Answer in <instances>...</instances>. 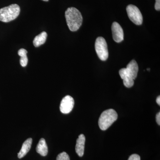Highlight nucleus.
<instances>
[{
	"label": "nucleus",
	"mask_w": 160,
	"mask_h": 160,
	"mask_svg": "<svg viewBox=\"0 0 160 160\" xmlns=\"http://www.w3.org/2000/svg\"><path fill=\"white\" fill-rule=\"evenodd\" d=\"M138 66L134 60H132L126 68L120 69L119 73L123 80L124 86L127 88H131L134 85V80L138 76Z\"/></svg>",
	"instance_id": "1"
},
{
	"label": "nucleus",
	"mask_w": 160,
	"mask_h": 160,
	"mask_svg": "<svg viewBox=\"0 0 160 160\" xmlns=\"http://www.w3.org/2000/svg\"><path fill=\"white\" fill-rule=\"evenodd\" d=\"M67 25L71 31H77L82 26L83 18L80 12L74 7L68 8L65 12Z\"/></svg>",
	"instance_id": "2"
},
{
	"label": "nucleus",
	"mask_w": 160,
	"mask_h": 160,
	"mask_svg": "<svg viewBox=\"0 0 160 160\" xmlns=\"http://www.w3.org/2000/svg\"><path fill=\"white\" fill-rule=\"evenodd\" d=\"M117 112L113 109H109L103 112L98 120V125L102 130L108 129L117 120Z\"/></svg>",
	"instance_id": "3"
},
{
	"label": "nucleus",
	"mask_w": 160,
	"mask_h": 160,
	"mask_svg": "<svg viewBox=\"0 0 160 160\" xmlns=\"http://www.w3.org/2000/svg\"><path fill=\"white\" fill-rule=\"evenodd\" d=\"M20 12L19 6L17 4H12L0 9V21L9 22L17 18Z\"/></svg>",
	"instance_id": "4"
},
{
	"label": "nucleus",
	"mask_w": 160,
	"mask_h": 160,
	"mask_svg": "<svg viewBox=\"0 0 160 160\" xmlns=\"http://www.w3.org/2000/svg\"><path fill=\"white\" fill-rule=\"evenodd\" d=\"M95 47L99 58L105 61L108 59L109 56L107 44L106 40L102 37H98L96 40Z\"/></svg>",
	"instance_id": "5"
},
{
	"label": "nucleus",
	"mask_w": 160,
	"mask_h": 160,
	"mask_svg": "<svg viewBox=\"0 0 160 160\" xmlns=\"http://www.w3.org/2000/svg\"><path fill=\"white\" fill-rule=\"evenodd\" d=\"M126 11L129 19L137 25H142L143 17L142 13L137 6L129 5L126 8Z\"/></svg>",
	"instance_id": "6"
},
{
	"label": "nucleus",
	"mask_w": 160,
	"mask_h": 160,
	"mask_svg": "<svg viewBox=\"0 0 160 160\" xmlns=\"http://www.w3.org/2000/svg\"><path fill=\"white\" fill-rule=\"evenodd\" d=\"M74 101L73 98L70 96L65 97L60 104V111L64 114H68L73 109L74 107Z\"/></svg>",
	"instance_id": "7"
},
{
	"label": "nucleus",
	"mask_w": 160,
	"mask_h": 160,
	"mask_svg": "<svg viewBox=\"0 0 160 160\" xmlns=\"http://www.w3.org/2000/svg\"><path fill=\"white\" fill-rule=\"evenodd\" d=\"M112 38L117 43L122 42L124 40V32L122 28L117 22H114L112 25Z\"/></svg>",
	"instance_id": "8"
},
{
	"label": "nucleus",
	"mask_w": 160,
	"mask_h": 160,
	"mask_svg": "<svg viewBox=\"0 0 160 160\" xmlns=\"http://www.w3.org/2000/svg\"><path fill=\"white\" fill-rule=\"evenodd\" d=\"M86 138L84 134H80L77 140L76 145V152L80 157H82L84 153Z\"/></svg>",
	"instance_id": "9"
},
{
	"label": "nucleus",
	"mask_w": 160,
	"mask_h": 160,
	"mask_svg": "<svg viewBox=\"0 0 160 160\" xmlns=\"http://www.w3.org/2000/svg\"><path fill=\"white\" fill-rule=\"evenodd\" d=\"M32 142V139L31 138H29L23 143L21 150L18 153V156L19 158L21 159L24 157L29 152L31 148Z\"/></svg>",
	"instance_id": "10"
},
{
	"label": "nucleus",
	"mask_w": 160,
	"mask_h": 160,
	"mask_svg": "<svg viewBox=\"0 0 160 160\" xmlns=\"http://www.w3.org/2000/svg\"><path fill=\"white\" fill-rule=\"evenodd\" d=\"M36 151L38 153L43 157L46 156L48 154V146L45 139L41 138L37 146Z\"/></svg>",
	"instance_id": "11"
},
{
	"label": "nucleus",
	"mask_w": 160,
	"mask_h": 160,
	"mask_svg": "<svg viewBox=\"0 0 160 160\" xmlns=\"http://www.w3.org/2000/svg\"><path fill=\"white\" fill-rule=\"evenodd\" d=\"M47 34L46 32H43L41 34L37 36L33 41L35 47H38L46 42Z\"/></svg>",
	"instance_id": "12"
},
{
	"label": "nucleus",
	"mask_w": 160,
	"mask_h": 160,
	"mask_svg": "<svg viewBox=\"0 0 160 160\" xmlns=\"http://www.w3.org/2000/svg\"><path fill=\"white\" fill-rule=\"evenodd\" d=\"M27 51L26 49H21L18 52V54L21 57L20 64L22 67H26L28 64V59L27 58Z\"/></svg>",
	"instance_id": "13"
},
{
	"label": "nucleus",
	"mask_w": 160,
	"mask_h": 160,
	"mask_svg": "<svg viewBox=\"0 0 160 160\" xmlns=\"http://www.w3.org/2000/svg\"><path fill=\"white\" fill-rule=\"evenodd\" d=\"M56 160H70V158L69 155L65 152H63L58 155Z\"/></svg>",
	"instance_id": "14"
},
{
	"label": "nucleus",
	"mask_w": 160,
	"mask_h": 160,
	"mask_svg": "<svg viewBox=\"0 0 160 160\" xmlns=\"http://www.w3.org/2000/svg\"><path fill=\"white\" fill-rule=\"evenodd\" d=\"M128 160H141L140 156L137 154L131 155Z\"/></svg>",
	"instance_id": "15"
},
{
	"label": "nucleus",
	"mask_w": 160,
	"mask_h": 160,
	"mask_svg": "<svg viewBox=\"0 0 160 160\" xmlns=\"http://www.w3.org/2000/svg\"><path fill=\"white\" fill-rule=\"evenodd\" d=\"M155 9L157 11H160V0H156Z\"/></svg>",
	"instance_id": "16"
},
{
	"label": "nucleus",
	"mask_w": 160,
	"mask_h": 160,
	"mask_svg": "<svg viewBox=\"0 0 160 160\" xmlns=\"http://www.w3.org/2000/svg\"><path fill=\"white\" fill-rule=\"evenodd\" d=\"M156 122H157L158 125L159 126L160 125V112L158 113L156 115Z\"/></svg>",
	"instance_id": "17"
},
{
	"label": "nucleus",
	"mask_w": 160,
	"mask_h": 160,
	"mask_svg": "<svg viewBox=\"0 0 160 160\" xmlns=\"http://www.w3.org/2000/svg\"><path fill=\"white\" fill-rule=\"evenodd\" d=\"M156 102H157V104H158V105L159 106H160V96H158V98H157Z\"/></svg>",
	"instance_id": "18"
},
{
	"label": "nucleus",
	"mask_w": 160,
	"mask_h": 160,
	"mask_svg": "<svg viewBox=\"0 0 160 160\" xmlns=\"http://www.w3.org/2000/svg\"><path fill=\"white\" fill-rule=\"evenodd\" d=\"M43 1H45V2H48L49 0H43Z\"/></svg>",
	"instance_id": "19"
},
{
	"label": "nucleus",
	"mask_w": 160,
	"mask_h": 160,
	"mask_svg": "<svg viewBox=\"0 0 160 160\" xmlns=\"http://www.w3.org/2000/svg\"><path fill=\"white\" fill-rule=\"evenodd\" d=\"M147 70H148V71H149V70H150V69H149H149H147Z\"/></svg>",
	"instance_id": "20"
}]
</instances>
